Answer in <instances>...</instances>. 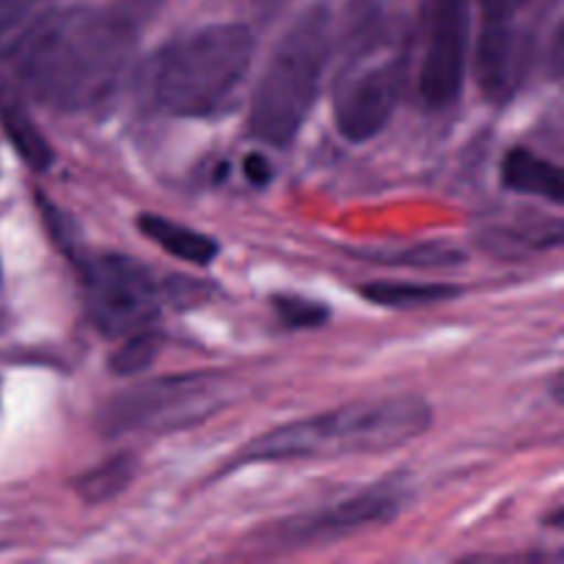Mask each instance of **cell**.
Wrapping results in <instances>:
<instances>
[{"label":"cell","mask_w":564,"mask_h":564,"mask_svg":"<svg viewBox=\"0 0 564 564\" xmlns=\"http://www.w3.org/2000/svg\"><path fill=\"white\" fill-rule=\"evenodd\" d=\"M405 64V53L389 39L380 11L364 0L352 14L347 58L334 86L336 130L347 141H369L386 130L400 102Z\"/></svg>","instance_id":"5b68a950"},{"label":"cell","mask_w":564,"mask_h":564,"mask_svg":"<svg viewBox=\"0 0 564 564\" xmlns=\"http://www.w3.org/2000/svg\"><path fill=\"white\" fill-rule=\"evenodd\" d=\"M165 3H169V0H116L113 9L119 11V14L124 17L132 28H138V31H141L147 22H152L154 17L160 14V9H163Z\"/></svg>","instance_id":"ffe728a7"},{"label":"cell","mask_w":564,"mask_h":564,"mask_svg":"<svg viewBox=\"0 0 564 564\" xmlns=\"http://www.w3.org/2000/svg\"><path fill=\"white\" fill-rule=\"evenodd\" d=\"M400 501L402 496L391 485H378V488L364 490V494L339 501L328 510L312 512V516L284 523L275 532V540H281V545H308L319 543V540L347 538L358 529L386 523L389 518H394L400 512Z\"/></svg>","instance_id":"9c48e42d"},{"label":"cell","mask_w":564,"mask_h":564,"mask_svg":"<svg viewBox=\"0 0 564 564\" xmlns=\"http://www.w3.org/2000/svg\"><path fill=\"white\" fill-rule=\"evenodd\" d=\"M532 66V36L516 20L485 22L477 44V80L494 102H507Z\"/></svg>","instance_id":"30bf717a"},{"label":"cell","mask_w":564,"mask_h":564,"mask_svg":"<svg viewBox=\"0 0 564 564\" xmlns=\"http://www.w3.org/2000/svg\"><path fill=\"white\" fill-rule=\"evenodd\" d=\"M372 262H386V264H416V268H444V264L460 262V253L452 251V248L444 246H422L411 248V251L402 253H386V257H375V253H367Z\"/></svg>","instance_id":"d6986e66"},{"label":"cell","mask_w":564,"mask_h":564,"mask_svg":"<svg viewBox=\"0 0 564 564\" xmlns=\"http://www.w3.org/2000/svg\"><path fill=\"white\" fill-rule=\"evenodd\" d=\"M0 124H3L9 141L14 143L17 152L22 154V160H25L31 169L47 171V165L53 163V149L44 141L42 132L33 127L25 108L6 91H0Z\"/></svg>","instance_id":"4fadbf2b"},{"label":"cell","mask_w":564,"mask_h":564,"mask_svg":"<svg viewBox=\"0 0 564 564\" xmlns=\"http://www.w3.org/2000/svg\"><path fill=\"white\" fill-rule=\"evenodd\" d=\"M433 422V411L419 397L364 402L336 413L303 419L262 435L242 449L246 463L308 460V457L378 455L419 438Z\"/></svg>","instance_id":"7a4b0ae2"},{"label":"cell","mask_w":564,"mask_h":564,"mask_svg":"<svg viewBox=\"0 0 564 564\" xmlns=\"http://www.w3.org/2000/svg\"><path fill=\"white\" fill-rule=\"evenodd\" d=\"M213 397V386L198 380H158V383L138 386L135 391L116 397L99 413V422L113 433L141 427H158V424L187 422L193 411L204 408Z\"/></svg>","instance_id":"ba28073f"},{"label":"cell","mask_w":564,"mask_h":564,"mask_svg":"<svg viewBox=\"0 0 564 564\" xmlns=\"http://www.w3.org/2000/svg\"><path fill=\"white\" fill-rule=\"evenodd\" d=\"M138 226H141L143 235L152 242H158L163 251L174 253L176 259H185V262L191 264H198V268L215 262V257H218V242L209 240L202 231L187 229V226L174 224V220L169 218L147 213L138 218Z\"/></svg>","instance_id":"7c38bea8"},{"label":"cell","mask_w":564,"mask_h":564,"mask_svg":"<svg viewBox=\"0 0 564 564\" xmlns=\"http://www.w3.org/2000/svg\"><path fill=\"white\" fill-rule=\"evenodd\" d=\"M334 50L328 6L314 3L286 28L264 66L251 105V135L286 147L301 132L323 88V72Z\"/></svg>","instance_id":"277c9868"},{"label":"cell","mask_w":564,"mask_h":564,"mask_svg":"<svg viewBox=\"0 0 564 564\" xmlns=\"http://www.w3.org/2000/svg\"><path fill=\"white\" fill-rule=\"evenodd\" d=\"M253 33L240 22L198 28L171 42L152 66V97L176 119L220 113L246 80L253 61Z\"/></svg>","instance_id":"3957f363"},{"label":"cell","mask_w":564,"mask_h":564,"mask_svg":"<svg viewBox=\"0 0 564 564\" xmlns=\"http://www.w3.org/2000/svg\"><path fill=\"white\" fill-rule=\"evenodd\" d=\"M55 0H0V53H9L17 39L47 14Z\"/></svg>","instance_id":"2e32d148"},{"label":"cell","mask_w":564,"mask_h":564,"mask_svg":"<svg viewBox=\"0 0 564 564\" xmlns=\"http://www.w3.org/2000/svg\"><path fill=\"white\" fill-rule=\"evenodd\" d=\"M273 308L290 328H317V325H323L328 319V308L323 303L306 301V297L275 295Z\"/></svg>","instance_id":"ac0fdd59"},{"label":"cell","mask_w":564,"mask_h":564,"mask_svg":"<svg viewBox=\"0 0 564 564\" xmlns=\"http://www.w3.org/2000/svg\"><path fill=\"white\" fill-rule=\"evenodd\" d=\"M132 477H135V460L130 455H119L83 474L77 479V494L86 501H91V505L110 501L132 482Z\"/></svg>","instance_id":"9a60e30c"},{"label":"cell","mask_w":564,"mask_h":564,"mask_svg":"<svg viewBox=\"0 0 564 564\" xmlns=\"http://www.w3.org/2000/svg\"><path fill=\"white\" fill-rule=\"evenodd\" d=\"M160 345H163V339H160L158 334H152V330H138V334H130L124 336V341H121L119 347H116V352L110 356V369H113L116 375H138L143 372L147 367H152L154 358L160 356Z\"/></svg>","instance_id":"e0dca14e"},{"label":"cell","mask_w":564,"mask_h":564,"mask_svg":"<svg viewBox=\"0 0 564 564\" xmlns=\"http://www.w3.org/2000/svg\"><path fill=\"white\" fill-rule=\"evenodd\" d=\"M479 6H482L485 22H507L516 20L521 0H479Z\"/></svg>","instance_id":"7402d4cb"},{"label":"cell","mask_w":564,"mask_h":564,"mask_svg":"<svg viewBox=\"0 0 564 564\" xmlns=\"http://www.w3.org/2000/svg\"><path fill=\"white\" fill-rule=\"evenodd\" d=\"M286 3H290V0H253V9H257V14L262 17V20H273Z\"/></svg>","instance_id":"603a6c76"},{"label":"cell","mask_w":564,"mask_h":564,"mask_svg":"<svg viewBox=\"0 0 564 564\" xmlns=\"http://www.w3.org/2000/svg\"><path fill=\"white\" fill-rule=\"evenodd\" d=\"M138 28L116 9L69 6L39 17L9 55L22 88L61 113L102 108L124 77Z\"/></svg>","instance_id":"6da1fadb"},{"label":"cell","mask_w":564,"mask_h":564,"mask_svg":"<svg viewBox=\"0 0 564 564\" xmlns=\"http://www.w3.org/2000/svg\"><path fill=\"white\" fill-rule=\"evenodd\" d=\"M501 180L510 191L527 193V196L549 198V202L562 204L564 198V182L562 171L556 169L551 160L540 158L532 149H512L505 158V169H501Z\"/></svg>","instance_id":"8fae6325"},{"label":"cell","mask_w":564,"mask_h":564,"mask_svg":"<svg viewBox=\"0 0 564 564\" xmlns=\"http://www.w3.org/2000/svg\"><path fill=\"white\" fill-rule=\"evenodd\" d=\"M361 292L369 303H378V306L411 308L444 303L460 290L452 284H389V281H378V284H367Z\"/></svg>","instance_id":"5bb4252c"},{"label":"cell","mask_w":564,"mask_h":564,"mask_svg":"<svg viewBox=\"0 0 564 564\" xmlns=\"http://www.w3.org/2000/svg\"><path fill=\"white\" fill-rule=\"evenodd\" d=\"M83 297L91 323L110 339L147 330L160 312L152 273L124 253H99L83 262Z\"/></svg>","instance_id":"8992f818"},{"label":"cell","mask_w":564,"mask_h":564,"mask_svg":"<svg viewBox=\"0 0 564 564\" xmlns=\"http://www.w3.org/2000/svg\"><path fill=\"white\" fill-rule=\"evenodd\" d=\"M242 171H246L248 182H251V185H257V187L268 185V182L273 180V165H270V160L264 158V154H259V152L248 154L246 163H242Z\"/></svg>","instance_id":"44dd1931"},{"label":"cell","mask_w":564,"mask_h":564,"mask_svg":"<svg viewBox=\"0 0 564 564\" xmlns=\"http://www.w3.org/2000/svg\"><path fill=\"white\" fill-rule=\"evenodd\" d=\"M471 0H424L419 94L433 110L452 108L466 83Z\"/></svg>","instance_id":"52a82bcc"}]
</instances>
